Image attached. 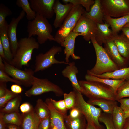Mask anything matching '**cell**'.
<instances>
[{
	"label": "cell",
	"mask_w": 129,
	"mask_h": 129,
	"mask_svg": "<svg viewBox=\"0 0 129 129\" xmlns=\"http://www.w3.org/2000/svg\"><path fill=\"white\" fill-rule=\"evenodd\" d=\"M39 47V44L32 37L21 38L18 41L16 53L9 64L20 69L23 66H28L34 50Z\"/></svg>",
	"instance_id": "6da1fadb"
},
{
	"label": "cell",
	"mask_w": 129,
	"mask_h": 129,
	"mask_svg": "<svg viewBox=\"0 0 129 129\" xmlns=\"http://www.w3.org/2000/svg\"><path fill=\"white\" fill-rule=\"evenodd\" d=\"M52 31V25L47 19L38 14H36V17L29 21L27 23L28 37L37 36V41L39 44H44L48 40L55 41L51 34Z\"/></svg>",
	"instance_id": "7a4b0ae2"
},
{
	"label": "cell",
	"mask_w": 129,
	"mask_h": 129,
	"mask_svg": "<svg viewBox=\"0 0 129 129\" xmlns=\"http://www.w3.org/2000/svg\"><path fill=\"white\" fill-rule=\"evenodd\" d=\"M91 40L95 50L96 60L94 66L91 69L87 70V74L100 75L119 69L111 59L102 45H100L97 43L95 37H92Z\"/></svg>",
	"instance_id": "3957f363"
},
{
	"label": "cell",
	"mask_w": 129,
	"mask_h": 129,
	"mask_svg": "<svg viewBox=\"0 0 129 129\" xmlns=\"http://www.w3.org/2000/svg\"><path fill=\"white\" fill-rule=\"evenodd\" d=\"M78 82L82 89L81 93L89 99H104L116 100L115 94L110 86L96 81L81 80Z\"/></svg>",
	"instance_id": "277c9868"
},
{
	"label": "cell",
	"mask_w": 129,
	"mask_h": 129,
	"mask_svg": "<svg viewBox=\"0 0 129 129\" xmlns=\"http://www.w3.org/2000/svg\"><path fill=\"white\" fill-rule=\"evenodd\" d=\"M86 11L81 5L74 6L54 36L55 41L60 44L72 32Z\"/></svg>",
	"instance_id": "5b68a950"
},
{
	"label": "cell",
	"mask_w": 129,
	"mask_h": 129,
	"mask_svg": "<svg viewBox=\"0 0 129 129\" xmlns=\"http://www.w3.org/2000/svg\"><path fill=\"white\" fill-rule=\"evenodd\" d=\"M32 87L26 91L25 95L28 97L52 92L58 97L63 95V91L59 86L47 78H40L33 76Z\"/></svg>",
	"instance_id": "8992f818"
},
{
	"label": "cell",
	"mask_w": 129,
	"mask_h": 129,
	"mask_svg": "<svg viewBox=\"0 0 129 129\" xmlns=\"http://www.w3.org/2000/svg\"><path fill=\"white\" fill-rule=\"evenodd\" d=\"M105 16L115 18L129 14V0H100Z\"/></svg>",
	"instance_id": "52a82bcc"
},
{
	"label": "cell",
	"mask_w": 129,
	"mask_h": 129,
	"mask_svg": "<svg viewBox=\"0 0 129 129\" xmlns=\"http://www.w3.org/2000/svg\"><path fill=\"white\" fill-rule=\"evenodd\" d=\"M73 90L75 91L76 95L75 106L84 116L87 122H92L97 125H100L98 119L102 113V109L86 102L81 92L74 88Z\"/></svg>",
	"instance_id": "ba28073f"
},
{
	"label": "cell",
	"mask_w": 129,
	"mask_h": 129,
	"mask_svg": "<svg viewBox=\"0 0 129 129\" xmlns=\"http://www.w3.org/2000/svg\"><path fill=\"white\" fill-rule=\"evenodd\" d=\"M62 51L60 47L53 46L44 54L41 53L37 55L35 58L34 72L43 70L55 64H68L69 63L59 61L55 58L57 54Z\"/></svg>",
	"instance_id": "9c48e42d"
},
{
	"label": "cell",
	"mask_w": 129,
	"mask_h": 129,
	"mask_svg": "<svg viewBox=\"0 0 129 129\" xmlns=\"http://www.w3.org/2000/svg\"><path fill=\"white\" fill-rule=\"evenodd\" d=\"M4 64V71L14 79L20 82L26 87L32 86L33 82L34 71L30 68L22 70L12 65L3 59Z\"/></svg>",
	"instance_id": "30bf717a"
},
{
	"label": "cell",
	"mask_w": 129,
	"mask_h": 129,
	"mask_svg": "<svg viewBox=\"0 0 129 129\" xmlns=\"http://www.w3.org/2000/svg\"><path fill=\"white\" fill-rule=\"evenodd\" d=\"M85 11L80 17L72 32L82 34L83 39L88 41L92 37H95L97 30V24L87 17Z\"/></svg>",
	"instance_id": "8fae6325"
},
{
	"label": "cell",
	"mask_w": 129,
	"mask_h": 129,
	"mask_svg": "<svg viewBox=\"0 0 129 129\" xmlns=\"http://www.w3.org/2000/svg\"><path fill=\"white\" fill-rule=\"evenodd\" d=\"M103 44L105 51L119 69L128 67L129 61L120 54L112 38L106 40Z\"/></svg>",
	"instance_id": "7c38bea8"
},
{
	"label": "cell",
	"mask_w": 129,
	"mask_h": 129,
	"mask_svg": "<svg viewBox=\"0 0 129 129\" xmlns=\"http://www.w3.org/2000/svg\"><path fill=\"white\" fill-rule=\"evenodd\" d=\"M55 0H30L32 10L36 14L47 19L51 18L55 14L53 9Z\"/></svg>",
	"instance_id": "4fadbf2b"
},
{
	"label": "cell",
	"mask_w": 129,
	"mask_h": 129,
	"mask_svg": "<svg viewBox=\"0 0 129 129\" xmlns=\"http://www.w3.org/2000/svg\"><path fill=\"white\" fill-rule=\"evenodd\" d=\"M25 13L22 10L17 18L13 17L8 24L7 35L9 38L12 53L14 56L18 46V41L17 37L16 31L17 26L20 21L24 17Z\"/></svg>",
	"instance_id": "5bb4252c"
},
{
	"label": "cell",
	"mask_w": 129,
	"mask_h": 129,
	"mask_svg": "<svg viewBox=\"0 0 129 129\" xmlns=\"http://www.w3.org/2000/svg\"><path fill=\"white\" fill-rule=\"evenodd\" d=\"M73 6L70 3L63 4L59 0H56L53 7L55 14L53 25L55 28H59L61 26Z\"/></svg>",
	"instance_id": "9a60e30c"
},
{
	"label": "cell",
	"mask_w": 129,
	"mask_h": 129,
	"mask_svg": "<svg viewBox=\"0 0 129 129\" xmlns=\"http://www.w3.org/2000/svg\"><path fill=\"white\" fill-rule=\"evenodd\" d=\"M83 36V35L72 32L60 44L62 46L65 48L64 53L65 55V60L67 63H69V59L70 56L74 60L80 59V57L75 55L74 52L75 39L77 36Z\"/></svg>",
	"instance_id": "2e32d148"
},
{
	"label": "cell",
	"mask_w": 129,
	"mask_h": 129,
	"mask_svg": "<svg viewBox=\"0 0 129 129\" xmlns=\"http://www.w3.org/2000/svg\"><path fill=\"white\" fill-rule=\"evenodd\" d=\"M8 24L6 20L3 24L0 26V39L4 49L5 57L4 59L10 63L12 59L14 56L11 51L7 35Z\"/></svg>",
	"instance_id": "e0dca14e"
},
{
	"label": "cell",
	"mask_w": 129,
	"mask_h": 129,
	"mask_svg": "<svg viewBox=\"0 0 129 129\" xmlns=\"http://www.w3.org/2000/svg\"><path fill=\"white\" fill-rule=\"evenodd\" d=\"M78 72L77 68L74 62L69 63L66 67L62 71V73L64 77L68 78L71 82L74 88L81 93L82 89L78 81L76 75Z\"/></svg>",
	"instance_id": "ac0fdd59"
},
{
	"label": "cell",
	"mask_w": 129,
	"mask_h": 129,
	"mask_svg": "<svg viewBox=\"0 0 129 129\" xmlns=\"http://www.w3.org/2000/svg\"><path fill=\"white\" fill-rule=\"evenodd\" d=\"M45 102L50 111L51 124L57 129H67L64 123V117L55 109L51 102L50 98L46 99Z\"/></svg>",
	"instance_id": "d6986e66"
},
{
	"label": "cell",
	"mask_w": 129,
	"mask_h": 129,
	"mask_svg": "<svg viewBox=\"0 0 129 129\" xmlns=\"http://www.w3.org/2000/svg\"><path fill=\"white\" fill-rule=\"evenodd\" d=\"M104 20L110 25L114 35L118 34L122 28L129 22V14L116 18L104 15Z\"/></svg>",
	"instance_id": "ffe728a7"
},
{
	"label": "cell",
	"mask_w": 129,
	"mask_h": 129,
	"mask_svg": "<svg viewBox=\"0 0 129 129\" xmlns=\"http://www.w3.org/2000/svg\"><path fill=\"white\" fill-rule=\"evenodd\" d=\"M21 114V126L23 129H38L41 120L35 113L33 108L29 112Z\"/></svg>",
	"instance_id": "44dd1931"
},
{
	"label": "cell",
	"mask_w": 129,
	"mask_h": 129,
	"mask_svg": "<svg viewBox=\"0 0 129 129\" xmlns=\"http://www.w3.org/2000/svg\"><path fill=\"white\" fill-rule=\"evenodd\" d=\"M112 38L120 54L129 61V41L122 34L113 35Z\"/></svg>",
	"instance_id": "7402d4cb"
},
{
	"label": "cell",
	"mask_w": 129,
	"mask_h": 129,
	"mask_svg": "<svg viewBox=\"0 0 129 129\" xmlns=\"http://www.w3.org/2000/svg\"><path fill=\"white\" fill-rule=\"evenodd\" d=\"M97 30L95 36V40L99 45L102 46L106 40L112 38L113 35L110 25L105 22L103 24H97Z\"/></svg>",
	"instance_id": "603a6c76"
},
{
	"label": "cell",
	"mask_w": 129,
	"mask_h": 129,
	"mask_svg": "<svg viewBox=\"0 0 129 129\" xmlns=\"http://www.w3.org/2000/svg\"><path fill=\"white\" fill-rule=\"evenodd\" d=\"M85 13L86 16L97 24H103L104 16L102 10L100 0H95L94 4L91 6L90 11Z\"/></svg>",
	"instance_id": "cb8c5ba5"
},
{
	"label": "cell",
	"mask_w": 129,
	"mask_h": 129,
	"mask_svg": "<svg viewBox=\"0 0 129 129\" xmlns=\"http://www.w3.org/2000/svg\"><path fill=\"white\" fill-rule=\"evenodd\" d=\"M117 101L104 99H89L87 102L93 105L99 106L104 112L112 114L114 108L118 105Z\"/></svg>",
	"instance_id": "d4e9b609"
},
{
	"label": "cell",
	"mask_w": 129,
	"mask_h": 129,
	"mask_svg": "<svg viewBox=\"0 0 129 129\" xmlns=\"http://www.w3.org/2000/svg\"><path fill=\"white\" fill-rule=\"evenodd\" d=\"M85 78L87 81L100 82L110 86L113 89L115 94L118 88L126 80L101 78L87 74L85 75Z\"/></svg>",
	"instance_id": "484cf974"
},
{
	"label": "cell",
	"mask_w": 129,
	"mask_h": 129,
	"mask_svg": "<svg viewBox=\"0 0 129 129\" xmlns=\"http://www.w3.org/2000/svg\"><path fill=\"white\" fill-rule=\"evenodd\" d=\"M90 75L102 78L117 80L124 79L126 80L129 79V67L119 69L113 72L100 75Z\"/></svg>",
	"instance_id": "4316f807"
},
{
	"label": "cell",
	"mask_w": 129,
	"mask_h": 129,
	"mask_svg": "<svg viewBox=\"0 0 129 129\" xmlns=\"http://www.w3.org/2000/svg\"><path fill=\"white\" fill-rule=\"evenodd\" d=\"M64 122L67 129H86L87 125V121L83 115L75 119L71 118L67 115L64 117Z\"/></svg>",
	"instance_id": "83f0119b"
},
{
	"label": "cell",
	"mask_w": 129,
	"mask_h": 129,
	"mask_svg": "<svg viewBox=\"0 0 129 129\" xmlns=\"http://www.w3.org/2000/svg\"><path fill=\"white\" fill-rule=\"evenodd\" d=\"M114 124L117 129H123L126 119L124 112L118 105L114 108L111 114Z\"/></svg>",
	"instance_id": "f1b7e54d"
},
{
	"label": "cell",
	"mask_w": 129,
	"mask_h": 129,
	"mask_svg": "<svg viewBox=\"0 0 129 129\" xmlns=\"http://www.w3.org/2000/svg\"><path fill=\"white\" fill-rule=\"evenodd\" d=\"M22 100L21 96L18 94L9 101L4 107L0 109V112L5 114L14 112H19V107Z\"/></svg>",
	"instance_id": "f546056e"
},
{
	"label": "cell",
	"mask_w": 129,
	"mask_h": 129,
	"mask_svg": "<svg viewBox=\"0 0 129 129\" xmlns=\"http://www.w3.org/2000/svg\"><path fill=\"white\" fill-rule=\"evenodd\" d=\"M34 110L36 115L41 120L50 116L49 108L46 103L41 99L39 98L37 100Z\"/></svg>",
	"instance_id": "4dcf8cb0"
},
{
	"label": "cell",
	"mask_w": 129,
	"mask_h": 129,
	"mask_svg": "<svg viewBox=\"0 0 129 129\" xmlns=\"http://www.w3.org/2000/svg\"><path fill=\"white\" fill-rule=\"evenodd\" d=\"M16 4L18 7L22 8L26 14L27 18L29 21L32 20L36 17V13L32 9L28 0H17Z\"/></svg>",
	"instance_id": "1f68e13d"
},
{
	"label": "cell",
	"mask_w": 129,
	"mask_h": 129,
	"mask_svg": "<svg viewBox=\"0 0 129 129\" xmlns=\"http://www.w3.org/2000/svg\"><path fill=\"white\" fill-rule=\"evenodd\" d=\"M3 119L6 124H11L21 126L22 122V114L18 112H14L4 114Z\"/></svg>",
	"instance_id": "d6a6232c"
},
{
	"label": "cell",
	"mask_w": 129,
	"mask_h": 129,
	"mask_svg": "<svg viewBox=\"0 0 129 129\" xmlns=\"http://www.w3.org/2000/svg\"><path fill=\"white\" fill-rule=\"evenodd\" d=\"M129 97V79L125 80L118 88L116 94L115 100Z\"/></svg>",
	"instance_id": "836d02e7"
},
{
	"label": "cell",
	"mask_w": 129,
	"mask_h": 129,
	"mask_svg": "<svg viewBox=\"0 0 129 129\" xmlns=\"http://www.w3.org/2000/svg\"><path fill=\"white\" fill-rule=\"evenodd\" d=\"M62 1L65 4L70 3L73 6L81 5L85 8L87 12H90L91 7L95 3V0H62Z\"/></svg>",
	"instance_id": "e575fe53"
},
{
	"label": "cell",
	"mask_w": 129,
	"mask_h": 129,
	"mask_svg": "<svg viewBox=\"0 0 129 129\" xmlns=\"http://www.w3.org/2000/svg\"><path fill=\"white\" fill-rule=\"evenodd\" d=\"M64 100L68 110H70L76 106V95L75 91H71L68 93H64L63 94Z\"/></svg>",
	"instance_id": "d590c367"
},
{
	"label": "cell",
	"mask_w": 129,
	"mask_h": 129,
	"mask_svg": "<svg viewBox=\"0 0 129 129\" xmlns=\"http://www.w3.org/2000/svg\"><path fill=\"white\" fill-rule=\"evenodd\" d=\"M98 120L99 122L104 124L106 129H117L114 124L111 114L102 112Z\"/></svg>",
	"instance_id": "8d00e7d4"
},
{
	"label": "cell",
	"mask_w": 129,
	"mask_h": 129,
	"mask_svg": "<svg viewBox=\"0 0 129 129\" xmlns=\"http://www.w3.org/2000/svg\"><path fill=\"white\" fill-rule=\"evenodd\" d=\"M51 102L55 109L64 117L67 115V109L64 99L56 101L50 98Z\"/></svg>",
	"instance_id": "74e56055"
},
{
	"label": "cell",
	"mask_w": 129,
	"mask_h": 129,
	"mask_svg": "<svg viewBox=\"0 0 129 129\" xmlns=\"http://www.w3.org/2000/svg\"><path fill=\"white\" fill-rule=\"evenodd\" d=\"M12 14V12L10 9L3 4L1 3L0 4V26L6 21V17Z\"/></svg>",
	"instance_id": "f35d334b"
},
{
	"label": "cell",
	"mask_w": 129,
	"mask_h": 129,
	"mask_svg": "<svg viewBox=\"0 0 129 129\" xmlns=\"http://www.w3.org/2000/svg\"><path fill=\"white\" fill-rule=\"evenodd\" d=\"M18 94L13 93L8 89L6 93L3 96L0 97V109L4 107L9 101Z\"/></svg>",
	"instance_id": "ab89813d"
},
{
	"label": "cell",
	"mask_w": 129,
	"mask_h": 129,
	"mask_svg": "<svg viewBox=\"0 0 129 129\" xmlns=\"http://www.w3.org/2000/svg\"><path fill=\"white\" fill-rule=\"evenodd\" d=\"M11 82L19 85H22L19 81L10 77L4 70L0 69V82Z\"/></svg>",
	"instance_id": "60d3db41"
},
{
	"label": "cell",
	"mask_w": 129,
	"mask_h": 129,
	"mask_svg": "<svg viewBox=\"0 0 129 129\" xmlns=\"http://www.w3.org/2000/svg\"><path fill=\"white\" fill-rule=\"evenodd\" d=\"M51 124L50 116L41 120L38 129H50Z\"/></svg>",
	"instance_id": "b9f144b4"
},
{
	"label": "cell",
	"mask_w": 129,
	"mask_h": 129,
	"mask_svg": "<svg viewBox=\"0 0 129 129\" xmlns=\"http://www.w3.org/2000/svg\"><path fill=\"white\" fill-rule=\"evenodd\" d=\"M70 110L69 114L68 116L71 118H77L83 115L78 108L76 106Z\"/></svg>",
	"instance_id": "7bdbcfd3"
},
{
	"label": "cell",
	"mask_w": 129,
	"mask_h": 129,
	"mask_svg": "<svg viewBox=\"0 0 129 129\" xmlns=\"http://www.w3.org/2000/svg\"><path fill=\"white\" fill-rule=\"evenodd\" d=\"M33 108L32 106L30 103L25 102L20 106L19 108L22 114H24L29 112Z\"/></svg>",
	"instance_id": "ee69618b"
},
{
	"label": "cell",
	"mask_w": 129,
	"mask_h": 129,
	"mask_svg": "<svg viewBox=\"0 0 129 129\" xmlns=\"http://www.w3.org/2000/svg\"><path fill=\"white\" fill-rule=\"evenodd\" d=\"M117 101L120 103V107L124 111L129 109V98H123Z\"/></svg>",
	"instance_id": "f6af8a7d"
},
{
	"label": "cell",
	"mask_w": 129,
	"mask_h": 129,
	"mask_svg": "<svg viewBox=\"0 0 129 129\" xmlns=\"http://www.w3.org/2000/svg\"><path fill=\"white\" fill-rule=\"evenodd\" d=\"M86 129H105V127L102 125L98 126L92 122L88 121Z\"/></svg>",
	"instance_id": "bcb514c9"
},
{
	"label": "cell",
	"mask_w": 129,
	"mask_h": 129,
	"mask_svg": "<svg viewBox=\"0 0 129 129\" xmlns=\"http://www.w3.org/2000/svg\"><path fill=\"white\" fill-rule=\"evenodd\" d=\"M11 90L13 92L17 94L21 93L23 91V89L20 85L16 84L12 85L11 86Z\"/></svg>",
	"instance_id": "7dc6e473"
},
{
	"label": "cell",
	"mask_w": 129,
	"mask_h": 129,
	"mask_svg": "<svg viewBox=\"0 0 129 129\" xmlns=\"http://www.w3.org/2000/svg\"><path fill=\"white\" fill-rule=\"evenodd\" d=\"M8 89L7 88L6 83L0 82V97L6 93Z\"/></svg>",
	"instance_id": "c3c4849f"
},
{
	"label": "cell",
	"mask_w": 129,
	"mask_h": 129,
	"mask_svg": "<svg viewBox=\"0 0 129 129\" xmlns=\"http://www.w3.org/2000/svg\"><path fill=\"white\" fill-rule=\"evenodd\" d=\"M3 113L0 112V129H5L6 127V124L3 118Z\"/></svg>",
	"instance_id": "681fc988"
},
{
	"label": "cell",
	"mask_w": 129,
	"mask_h": 129,
	"mask_svg": "<svg viewBox=\"0 0 129 129\" xmlns=\"http://www.w3.org/2000/svg\"><path fill=\"white\" fill-rule=\"evenodd\" d=\"M122 34L129 41V27H124L121 30Z\"/></svg>",
	"instance_id": "f907efd6"
},
{
	"label": "cell",
	"mask_w": 129,
	"mask_h": 129,
	"mask_svg": "<svg viewBox=\"0 0 129 129\" xmlns=\"http://www.w3.org/2000/svg\"><path fill=\"white\" fill-rule=\"evenodd\" d=\"M6 127L8 129H23L21 126L11 124H6Z\"/></svg>",
	"instance_id": "816d5d0a"
},
{
	"label": "cell",
	"mask_w": 129,
	"mask_h": 129,
	"mask_svg": "<svg viewBox=\"0 0 129 129\" xmlns=\"http://www.w3.org/2000/svg\"><path fill=\"white\" fill-rule=\"evenodd\" d=\"M0 56L3 59L5 58L4 50L3 47L1 39H0Z\"/></svg>",
	"instance_id": "f5cc1de1"
},
{
	"label": "cell",
	"mask_w": 129,
	"mask_h": 129,
	"mask_svg": "<svg viewBox=\"0 0 129 129\" xmlns=\"http://www.w3.org/2000/svg\"><path fill=\"white\" fill-rule=\"evenodd\" d=\"M123 129H129V117L126 119Z\"/></svg>",
	"instance_id": "db71d44e"
},
{
	"label": "cell",
	"mask_w": 129,
	"mask_h": 129,
	"mask_svg": "<svg viewBox=\"0 0 129 129\" xmlns=\"http://www.w3.org/2000/svg\"><path fill=\"white\" fill-rule=\"evenodd\" d=\"M124 112L125 117L126 119L129 117V109Z\"/></svg>",
	"instance_id": "11a10c76"
},
{
	"label": "cell",
	"mask_w": 129,
	"mask_h": 129,
	"mask_svg": "<svg viewBox=\"0 0 129 129\" xmlns=\"http://www.w3.org/2000/svg\"><path fill=\"white\" fill-rule=\"evenodd\" d=\"M50 129H57L52 124H51V125Z\"/></svg>",
	"instance_id": "9f6ffc18"
},
{
	"label": "cell",
	"mask_w": 129,
	"mask_h": 129,
	"mask_svg": "<svg viewBox=\"0 0 129 129\" xmlns=\"http://www.w3.org/2000/svg\"><path fill=\"white\" fill-rule=\"evenodd\" d=\"M129 27V22L124 27Z\"/></svg>",
	"instance_id": "6f0895ef"
},
{
	"label": "cell",
	"mask_w": 129,
	"mask_h": 129,
	"mask_svg": "<svg viewBox=\"0 0 129 129\" xmlns=\"http://www.w3.org/2000/svg\"><path fill=\"white\" fill-rule=\"evenodd\" d=\"M5 129H8L7 127H6Z\"/></svg>",
	"instance_id": "680465c9"
}]
</instances>
